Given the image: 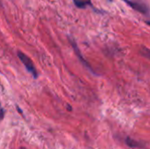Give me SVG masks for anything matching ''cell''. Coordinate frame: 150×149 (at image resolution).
<instances>
[{
	"mask_svg": "<svg viewBox=\"0 0 150 149\" xmlns=\"http://www.w3.org/2000/svg\"><path fill=\"white\" fill-rule=\"evenodd\" d=\"M147 24H148V25H150V20H149V21H147Z\"/></svg>",
	"mask_w": 150,
	"mask_h": 149,
	"instance_id": "obj_8",
	"label": "cell"
},
{
	"mask_svg": "<svg viewBox=\"0 0 150 149\" xmlns=\"http://www.w3.org/2000/svg\"><path fill=\"white\" fill-rule=\"evenodd\" d=\"M74 3L78 8H85L88 5H91V0H74Z\"/></svg>",
	"mask_w": 150,
	"mask_h": 149,
	"instance_id": "obj_5",
	"label": "cell"
},
{
	"mask_svg": "<svg viewBox=\"0 0 150 149\" xmlns=\"http://www.w3.org/2000/svg\"><path fill=\"white\" fill-rule=\"evenodd\" d=\"M18 56L19 60L22 61V63L24 64V66L25 67V68L27 69V71L30 74H32L34 78H37L38 73H37V70L35 68V66H34L33 61L27 55L23 54L22 52H18Z\"/></svg>",
	"mask_w": 150,
	"mask_h": 149,
	"instance_id": "obj_1",
	"label": "cell"
},
{
	"mask_svg": "<svg viewBox=\"0 0 150 149\" xmlns=\"http://www.w3.org/2000/svg\"><path fill=\"white\" fill-rule=\"evenodd\" d=\"M126 144L129 147V148H145V145L141 142V141H137L130 137H127L126 139Z\"/></svg>",
	"mask_w": 150,
	"mask_h": 149,
	"instance_id": "obj_4",
	"label": "cell"
},
{
	"mask_svg": "<svg viewBox=\"0 0 150 149\" xmlns=\"http://www.w3.org/2000/svg\"><path fill=\"white\" fill-rule=\"evenodd\" d=\"M129 6H131L134 10L143 13V14H147L149 12V8L146 4L140 3V2H135V1H132V0H124Z\"/></svg>",
	"mask_w": 150,
	"mask_h": 149,
	"instance_id": "obj_3",
	"label": "cell"
},
{
	"mask_svg": "<svg viewBox=\"0 0 150 149\" xmlns=\"http://www.w3.org/2000/svg\"><path fill=\"white\" fill-rule=\"evenodd\" d=\"M70 43H71V45H72V47H73V49L75 50V53H76V56L78 57V59H79V61H80V62L87 68V69H89L91 73H93L94 75H97L96 74V72H95V70L91 68V66L90 65V63L83 58V54H82V53H81V51L79 50V48H78V47H77V45H76V43L73 40H70Z\"/></svg>",
	"mask_w": 150,
	"mask_h": 149,
	"instance_id": "obj_2",
	"label": "cell"
},
{
	"mask_svg": "<svg viewBox=\"0 0 150 149\" xmlns=\"http://www.w3.org/2000/svg\"><path fill=\"white\" fill-rule=\"evenodd\" d=\"M141 54H142L144 57H146L147 59L150 60V49L149 48H148V47H142V49H141Z\"/></svg>",
	"mask_w": 150,
	"mask_h": 149,
	"instance_id": "obj_6",
	"label": "cell"
},
{
	"mask_svg": "<svg viewBox=\"0 0 150 149\" xmlns=\"http://www.w3.org/2000/svg\"><path fill=\"white\" fill-rule=\"evenodd\" d=\"M4 109L2 108L1 105H0V121L3 119V118H4Z\"/></svg>",
	"mask_w": 150,
	"mask_h": 149,
	"instance_id": "obj_7",
	"label": "cell"
}]
</instances>
